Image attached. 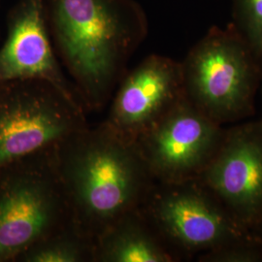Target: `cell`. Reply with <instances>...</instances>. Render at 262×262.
I'll return each mask as SVG.
<instances>
[{
  "instance_id": "cell-8",
  "label": "cell",
  "mask_w": 262,
  "mask_h": 262,
  "mask_svg": "<svg viewBox=\"0 0 262 262\" xmlns=\"http://www.w3.org/2000/svg\"><path fill=\"white\" fill-rule=\"evenodd\" d=\"M198 179L239 225L253 232L262 222V122L225 129Z\"/></svg>"
},
{
  "instance_id": "cell-13",
  "label": "cell",
  "mask_w": 262,
  "mask_h": 262,
  "mask_svg": "<svg viewBox=\"0 0 262 262\" xmlns=\"http://www.w3.org/2000/svg\"><path fill=\"white\" fill-rule=\"evenodd\" d=\"M235 29L262 58V0H234Z\"/></svg>"
},
{
  "instance_id": "cell-6",
  "label": "cell",
  "mask_w": 262,
  "mask_h": 262,
  "mask_svg": "<svg viewBox=\"0 0 262 262\" xmlns=\"http://www.w3.org/2000/svg\"><path fill=\"white\" fill-rule=\"evenodd\" d=\"M138 210L180 260L253 235L235 221L199 179L155 182Z\"/></svg>"
},
{
  "instance_id": "cell-11",
  "label": "cell",
  "mask_w": 262,
  "mask_h": 262,
  "mask_svg": "<svg viewBox=\"0 0 262 262\" xmlns=\"http://www.w3.org/2000/svg\"><path fill=\"white\" fill-rule=\"evenodd\" d=\"M179 260L138 209L121 216L95 239V262Z\"/></svg>"
},
{
  "instance_id": "cell-7",
  "label": "cell",
  "mask_w": 262,
  "mask_h": 262,
  "mask_svg": "<svg viewBox=\"0 0 262 262\" xmlns=\"http://www.w3.org/2000/svg\"><path fill=\"white\" fill-rule=\"evenodd\" d=\"M225 131L184 96L134 144L156 182L180 183L200 177Z\"/></svg>"
},
{
  "instance_id": "cell-16",
  "label": "cell",
  "mask_w": 262,
  "mask_h": 262,
  "mask_svg": "<svg viewBox=\"0 0 262 262\" xmlns=\"http://www.w3.org/2000/svg\"><path fill=\"white\" fill-rule=\"evenodd\" d=\"M2 1H3V0H0V3H1V2H2Z\"/></svg>"
},
{
  "instance_id": "cell-12",
  "label": "cell",
  "mask_w": 262,
  "mask_h": 262,
  "mask_svg": "<svg viewBox=\"0 0 262 262\" xmlns=\"http://www.w3.org/2000/svg\"><path fill=\"white\" fill-rule=\"evenodd\" d=\"M16 262H95V240L71 221L31 246Z\"/></svg>"
},
{
  "instance_id": "cell-10",
  "label": "cell",
  "mask_w": 262,
  "mask_h": 262,
  "mask_svg": "<svg viewBox=\"0 0 262 262\" xmlns=\"http://www.w3.org/2000/svg\"><path fill=\"white\" fill-rule=\"evenodd\" d=\"M24 79L54 84L82 103L57 59L46 0H18L7 16V35L0 48V82Z\"/></svg>"
},
{
  "instance_id": "cell-2",
  "label": "cell",
  "mask_w": 262,
  "mask_h": 262,
  "mask_svg": "<svg viewBox=\"0 0 262 262\" xmlns=\"http://www.w3.org/2000/svg\"><path fill=\"white\" fill-rule=\"evenodd\" d=\"M56 158L72 220L94 240L137 210L156 182L136 145L103 122L61 142Z\"/></svg>"
},
{
  "instance_id": "cell-9",
  "label": "cell",
  "mask_w": 262,
  "mask_h": 262,
  "mask_svg": "<svg viewBox=\"0 0 262 262\" xmlns=\"http://www.w3.org/2000/svg\"><path fill=\"white\" fill-rule=\"evenodd\" d=\"M104 124L135 143L185 96L181 62L150 55L122 77Z\"/></svg>"
},
{
  "instance_id": "cell-5",
  "label": "cell",
  "mask_w": 262,
  "mask_h": 262,
  "mask_svg": "<svg viewBox=\"0 0 262 262\" xmlns=\"http://www.w3.org/2000/svg\"><path fill=\"white\" fill-rule=\"evenodd\" d=\"M85 112L75 97L45 81L0 82V168L84 129Z\"/></svg>"
},
{
  "instance_id": "cell-4",
  "label": "cell",
  "mask_w": 262,
  "mask_h": 262,
  "mask_svg": "<svg viewBox=\"0 0 262 262\" xmlns=\"http://www.w3.org/2000/svg\"><path fill=\"white\" fill-rule=\"evenodd\" d=\"M71 221L56 147L0 168V262L17 261Z\"/></svg>"
},
{
  "instance_id": "cell-15",
  "label": "cell",
  "mask_w": 262,
  "mask_h": 262,
  "mask_svg": "<svg viewBox=\"0 0 262 262\" xmlns=\"http://www.w3.org/2000/svg\"><path fill=\"white\" fill-rule=\"evenodd\" d=\"M253 233L262 243V222L253 229Z\"/></svg>"
},
{
  "instance_id": "cell-17",
  "label": "cell",
  "mask_w": 262,
  "mask_h": 262,
  "mask_svg": "<svg viewBox=\"0 0 262 262\" xmlns=\"http://www.w3.org/2000/svg\"><path fill=\"white\" fill-rule=\"evenodd\" d=\"M260 62H262V58L260 59Z\"/></svg>"
},
{
  "instance_id": "cell-1",
  "label": "cell",
  "mask_w": 262,
  "mask_h": 262,
  "mask_svg": "<svg viewBox=\"0 0 262 262\" xmlns=\"http://www.w3.org/2000/svg\"><path fill=\"white\" fill-rule=\"evenodd\" d=\"M56 55L86 111L101 110L145 40L148 20L135 0H46Z\"/></svg>"
},
{
  "instance_id": "cell-14",
  "label": "cell",
  "mask_w": 262,
  "mask_h": 262,
  "mask_svg": "<svg viewBox=\"0 0 262 262\" xmlns=\"http://www.w3.org/2000/svg\"><path fill=\"white\" fill-rule=\"evenodd\" d=\"M200 262H262V243L252 235L198 255Z\"/></svg>"
},
{
  "instance_id": "cell-3",
  "label": "cell",
  "mask_w": 262,
  "mask_h": 262,
  "mask_svg": "<svg viewBox=\"0 0 262 262\" xmlns=\"http://www.w3.org/2000/svg\"><path fill=\"white\" fill-rule=\"evenodd\" d=\"M259 63L234 28H214L181 62L185 96L221 125L250 117L261 74Z\"/></svg>"
}]
</instances>
